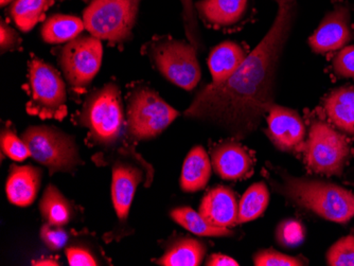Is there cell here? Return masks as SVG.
I'll return each mask as SVG.
<instances>
[{
    "label": "cell",
    "mask_w": 354,
    "mask_h": 266,
    "mask_svg": "<svg viewBox=\"0 0 354 266\" xmlns=\"http://www.w3.org/2000/svg\"><path fill=\"white\" fill-rule=\"evenodd\" d=\"M248 53L242 46L234 41H223L214 47L208 57V67L212 84L228 80L245 61Z\"/></svg>",
    "instance_id": "ac0fdd59"
},
{
    "label": "cell",
    "mask_w": 354,
    "mask_h": 266,
    "mask_svg": "<svg viewBox=\"0 0 354 266\" xmlns=\"http://www.w3.org/2000/svg\"><path fill=\"white\" fill-rule=\"evenodd\" d=\"M33 265H57L55 262L51 261V260H47V261H39Z\"/></svg>",
    "instance_id": "8d00e7d4"
},
{
    "label": "cell",
    "mask_w": 354,
    "mask_h": 266,
    "mask_svg": "<svg viewBox=\"0 0 354 266\" xmlns=\"http://www.w3.org/2000/svg\"><path fill=\"white\" fill-rule=\"evenodd\" d=\"M212 164L216 173L225 180H245L254 173L252 154L234 140H227L212 149Z\"/></svg>",
    "instance_id": "4fadbf2b"
},
{
    "label": "cell",
    "mask_w": 354,
    "mask_h": 266,
    "mask_svg": "<svg viewBox=\"0 0 354 266\" xmlns=\"http://www.w3.org/2000/svg\"><path fill=\"white\" fill-rule=\"evenodd\" d=\"M248 3V0H200L196 11L208 25L232 27L243 19Z\"/></svg>",
    "instance_id": "e0dca14e"
},
{
    "label": "cell",
    "mask_w": 354,
    "mask_h": 266,
    "mask_svg": "<svg viewBox=\"0 0 354 266\" xmlns=\"http://www.w3.org/2000/svg\"><path fill=\"white\" fill-rule=\"evenodd\" d=\"M206 265L208 266H239L240 264L238 261L228 257V256L223 255V254H214L207 260Z\"/></svg>",
    "instance_id": "d590c367"
},
{
    "label": "cell",
    "mask_w": 354,
    "mask_h": 266,
    "mask_svg": "<svg viewBox=\"0 0 354 266\" xmlns=\"http://www.w3.org/2000/svg\"><path fill=\"white\" fill-rule=\"evenodd\" d=\"M353 37L349 9L346 6L337 5L326 14L310 37V48L320 55L333 53L344 48Z\"/></svg>",
    "instance_id": "8fae6325"
},
{
    "label": "cell",
    "mask_w": 354,
    "mask_h": 266,
    "mask_svg": "<svg viewBox=\"0 0 354 266\" xmlns=\"http://www.w3.org/2000/svg\"><path fill=\"white\" fill-rule=\"evenodd\" d=\"M212 164L203 146H194L187 155L183 164L180 187L185 192L204 189L212 176Z\"/></svg>",
    "instance_id": "ffe728a7"
},
{
    "label": "cell",
    "mask_w": 354,
    "mask_h": 266,
    "mask_svg": "<svg viewBox=\"0 0 354 266\" xmlns=\"http://www.w3.org/2000/svg\"><path fill=\"white\" fill-rule=\"evenodd\" d=\"M295 15L296 3L278 5L270 30L240 68L225 82L204 87L185 116L218 125L236 138H245L256 131L274 104L278 63Z\"/></svg>",
    "instance_id": "6da1fadb"
},
{
    "label": "cell",
    "mask_w": 354,
    "mask_h": 266,
    "mask_svg": "<svg viewBox=\"0 0 354 266\" xmlns=\"http://www.w3.org/2000/svg\"><path fill=\"white\" fill-rule=\"evenodd\" d=\"M304 160L309 170L323 175H341L350 155L344 135L323 121H314L304 144Z\"/></svg>",
    "instance_id": "ba28073f"
},
{
    "label": "cell",
    "mask_w": 354,
    "mask_h": 266,
    "mask_svg": "<svg viewBox=\"0 0 354 266\" xmlns=\"http://www.w3.org/2000/svg\"><path fill=\"white\" fill-rule=\"evenodd\" d=\"M123 108L120 91L115 84H106L93 91L85 101L80 122L88 130L95 144L114 146L123 129Z\"/></svg>",
    "instance_id": "3957f363"
},
{
    "label": "cell",
    "mask_w": 354,
    "mask_h": 266,
    "mask_svg": "<svg viewBox=\"0 0 354 266\" xmlns=\"http://www.w3.org/2000/svg\"><path fill=\"white\" fill-rule=\"evenodd\" d=\"M327 263L331 266H354V236L342 238L330 247Z\"/></svg>",
    "instance_id": "83f0119b"
},
{
    "label": "cell",
    "mask_w": 354,
    "mask_h": 266,
    "mask_svg": "<svg viewBox=\"0 0 354 266\" xmlns=\"http://www.w3.org/2000/svg\"><path fill=\"white\" fill-rule=\"evenodd\" d=\"M277 5H283V3H296V0H274Z\"/></svg>",
    "instance_id": "74e56055"
},
{
    "label": "cell",
    "mask_w": 354,
    "mask_h": 266,
    "mask_svg": "<svg viewBox=\"0 0 354 266\" xmlns=\"http://www.w3.org/2000/svg\"><path fill=\"white\" fill-rule=\"evenodd\" d=\"M1 150L3 154L7 155L14 162H24L31 156L24 139L17 137L10 129H5L1 133Z\"/></svg>",
    "instance_id": "f1b7e54d"
},
{
    "label": "cell",
    "mask_w": 354,
    "mask_h": 266,
    "mask_svg": "<svg viewBox=\"0 0 354 266\" xmlns=\"http://www.w3.org/2000/svg\"><path fill=\"white\" fill-rule=\"evenodd\" d=\"M183 6V17H184L185 31L190 43L196 48L201 46L200 35H198V13L196 11V3L193 0H180Z\"/></svg>",
    "instance_id": "4dcf8cb0"
},
{
    "label": "cell",
    "mask_w": 354,
    "mask_h": 266,
    "mask_svg": "<svg viewBox=\"0 0 354 266\" xmlns=\"http://www.w3.org/2000/svg\"><path fill=\"white\" fill-rule=\"evenodd\" d=\"M198 212L216 227L234 226L238 224L239 214L236 193L227 187H216L204 196Z\"/></svg>",
    "instance_id": "5bb4252c"
},
{
    "label": "cell",
    "mask_w": 354,
    "mask_h": 266,
    "mask_svg": "<svg viewBox=\"0 0 354 266\" xmlns=\"http://www.w3.org/2000/svg\"><path fill=\"white\" fill-rule=\"evenodd\" d=\"M171 218L178 225L200 237H230L234 234L228 228L216 227L203 218L200 212L189 207L176 208L171 211Z\"/></svg>",
    "instance_id": "d4e9b609"
},
{
    "label": "cell",
    "mask_w": 354,
    "mask_h": 266,
    "mask_svg": "<svg viewBox=\"0 0 354 266\" xmlns=\"http://www.w3.org/2000/svg\"><path fill=\"white\" fill-rule=\"evenodd\" d=\"M268 114V135L274 146L283 152L304 151L306 126L299 114L277 104H272Z\"/></svg>",
    "instance_id": "7c38bea8"
},
{
    "label": "cell",
    "mask_w": 354,
    "mask_h": 266,
    "mask_svg": "<svg viewBox=\"0 0 354 266\" xmlns=\"http://www.w3.org/2000/svg\"><path fill=\"white\" fill-rule=\"evenodd\" d=\"M15 0H0V3H1V6L3 7H5V6L10 5L11 3H14Z\"/></svg>",
    "instance_id": "f35d334b"
},
{
    "label": "cell",
    "mask_w": 354,
    "mask_h": 266,
    "mask_svg": "<svg viewBox=\"0 0 354 266\" xmlns=\"http://www.w3.org/2000/svg\"><path fill=\"white\" fill-rule=\"evenodd\" d=\"M180 113L152 89H137L127 105V133L134 140H149L162 134Z\"/></svg>",
    "instance_id": "52a82bcc"
},
{
    "label": "cell",
    "mask_w": 354,
    "mask_h": 266,
    "mask_svg": "<svg viewBox=\"0 0 354 266\" xmlns=\"http://www.w3.org/2000/svg\"><path fill=\"white\" fill-rule=\"evenodd\" d=\"M140 0H91L83 21L93 37L111 43H122L132 35Z\"/></svg>",
    "instance_id": "277c9868"
},
{
    "label": "cell",
    "mask_w": 354,
    "mask_h": 266,
    "mask_svg": "<svg viewBox=\"0 0 354 266\" xmlns=\"http://www.w3.org/2000/svg\"><path fill=\"white\" fill-rule=\"evenodd\" d=\"M103 47L97 37L80 35L62 48L59 61L64 77L73 91L83 93L98 75Z\"/></svg>",
    "instance_id": "30bf717a"
},
{
    "label": "cell",
    "mask_w": 354,
    "mask_h": 266,
    "mask_svg": "<svg viewBox=\"0 0 354 266\" xmlns=\"http://www.w3.org/2000/svg\"><path fill=\"white\" fill-rule=\"evenodd\" d=\"M32 158L47 167L50 173L73 172L82 164L73 137L48 125L30 126L21 135Z\"/></svg>",
    "instance_id": "5b68a950"
},
{
    "label": "cell",
    "mask_w": 354,
    "mask_h": 266,
    "mask_svg": "<svg viewBox=\"0 0 354 266\" xmlns=\"http://www.w3.org/2000/svg\"><path fill=\"white\" fill-rule=\"evenodd\" d=\"M333 71L339 77L354 79V45L345 46L335 55Z\"/></svg>",
    "instance_id": "1f68e13d"
},
{
    "label": "cell",
    "mask_w": 354,
    "mask_h": 266,
    "mask_svg": "<svg viewBox=\"0 0 354 266\" xmlns=\"http://www.w3.org/2000/svg\"><path fill=\"white\" fill-rule=\"evenodd\" d=\"M41 239L48 248L53 251L65 247L68 242V234L62 226H53L46 223L41 228Z\"/></svg>",
    "instance_id": "d6a6232c"
},
{
    "label": "cell",
    "mask_w": 354,
    "mask_h": 266,
    "mask_svg": "<svg viewBox=\"0 0 354 266\" xmlns=\"http://www.w3.org/2000/svg\"><path fill=\"white\" fill-rule=\"evenodd\" d=\"M206 255V246L198 240H178L167 249L157 263L162 266H198Z\"/></svg>",
    "instance_id": "7402d4cb"
},
{
    "label": "cell",
    "mask_w": 354,
    "mask_h": 266,
    "mask_svg": "<svg viewBox=\"0 0 354 266\" xmlns=\"http://www.w3.org/2000/svg\"><path fill=\"white\" fill-rule=\"evenodd\" d=\"M21 37L15 30L12 29L10 26L6 25L5 21H1V23H0V49H1V53L14 50L21 45Z\"/></svg>",
    "instance_id": "e575fe53"
},
{
    "label": "cell",
    "mask_w": 354,
    "mask_h": 266,
    "mask_svg": "<svg viewBox=\"0 0 354 266\" xmlns=\"http://www.w3.org/2000/svg\"><path fill=\"white\" fill-rule=\"evenodd\" d=\"M150 55L159 73L172 84L192 91L201 81L200 64L196 47L191 43L165 39L154 43Z\"/></svg>",
    "instance_id": "9c48e42d"
},
{
    "label": "cell",
    "mask_w": 354,
    "mask_h": 266,
    "mask_svg": "<svg viewBox=\"0 0 354 266\" xmlns=\"http://www.w3.org/2000/svg\"><path fill=\"white\" fill-rule=\"evenodd\" d=\"M270 202V192L264 182H257L246 190L239 202L238 223H248L260 218Z\"/></svg>",
    "instance_id": "484cf974"
},
{
    "label": "cell",
    "mask_w": 354,
    "mask_h": 266,
    "mask_svg": "<svg viewBox=\"0 0 354 266\" xmlns=\"http://www.w3.org/2000/svg\"><path fill=\"white\" fill-rule=\"evenodd\" d=\"M84 29V21L79 17L55 14L44 23L41 35L45 43L57 45L73 41L80 37Z\"/></svg>",
    "instance_id": "44dd1931"
},
{
    "label": "cell",
    "mask_w": 354,
    "mask_h": 266,
    "mask_svg": "<svg viewBox=\"0 0 354 266\" xmlns=\"http://www.w3.org/2000/svg\"><path fill=\"white\" fill-rule=\"evenodd\" d=\"M67 259L71 266H95L98 261L88 250L77 246H71L66 249Z\"/></svg>",
    "instance_id": "836d02e7"
},
{
    "label": "cell",
    "mask_w": 354,
    "mask_h": 266,
    "mask_svg": "<svg viewBox=\"0 0 354 266\" xmlns=\"http://www.w3.org/2000/svg\"><path fill=\"white\" fill-rule=\"evenodd\" d=\"M329 120L341 132L354 136V86H344L329 93L324 102Z\"/></svg>",
    "instance_id": "d6986e66"
},
{
    "label": "cell",
    "mask_w": 354,
    "mask_h": 266,
    "mask_svg": "<svg viewBox=\"0 0 354 266\" xmlns=\"http://www.w3.org/2000/svg\"><path fill=\"white\" fill-rule=\"evenodd\" d=\"M306 263L302 258L284 255L274 249L260 250L254 256V264L257 266H301Z\"/></svg>",
    "instance_id": "f546056e"
},
{
    "label": "cell",
    "mask_w": 354,
    "mask_h": 266,
    "mask_svg": "<svg viewBox=\"0 0 354 266\" xmlns=\"http://www.w3.org/2000/svg\"><path fill=\"white\" fill-rule=\"evenodd\" d=\"M275 189L327 221L345 224L354 216V194L332 182L286 174Z\"/></svg>",
    "instance_id": "7a4b0ae2"
},
{
    "label": "cell",
    "mask_w": 354,
    "mask_h": 266,
    "mask_svg": "<svg viewBox=\"0 0 354 266\" xmlns=\"http://www.w3.org/2000/svg\"><path fill=\"white\" fill-rule=\"evenodd\" d=\"M306 237L304 226L297 220L288 218L278 225L276 230V240L282 247H297Z\"/></svg>",
    "instance_id": "4316f807"
},
{
    "label": "cell",
    "mask_w": 354,
    "mask_h": 266,
    "mask_svg": "<svg viewBox=\"0 0 354 266\" xmlns=\"http://www.w3.org/2000/svg\"><path fill=\"white\" fill-rule=\"evenodd\" d=\"M41 170L32 166L12 167L6 184L8 200L13 205L28 207L39 194Z\"/></svg>",
    "instance_id": "2e32d148"
},
{
    "label": "cell",
    "mask_w": 354,
    "mask_h": 266,
    "mask_svg": "<svg viewBox=\"0 0 354 266\" xmlns=\"http://www.w3.org/2000/svg\"><path fill=\"white\" fill-rule=\"evenodd\" d=\"M41 216L53 226L67 225L73 216V207L57 187L49 184L39 202Z\"/></svg>",
    "instance_id": "603a6c76"
},
{
    "label": "cell",
    "mask_w": 354,
    "mask_h": 266,
    "mask_svg": "<svg viewBox=\"0 0 354 266\" xmlns=\"http://www.w3.org/2000/svg\"><path fill=\"white\" fill-rule=\"evenodd\" d=\"M53 3V0H15L10 8V17L21 31L29 32Z\"/></svg>",
    "instance_id": "cb8c5ba5"
},
{
    "label": "cell",
    "mask_w": 354,
    "mask_h": 266,
    "mask_svg": "<svg viewBox=\"0 0 354 266\" xmlns=\"http://www.w3.org/2000/svg\"><path fill=\"white\" fill-rule=\"evenodd\" d=\"M30 100L27 111L41 119L63 120L67 115L66 85L59 71L43 59L29 65Z\"/></svg>",
    "instance_id": "8992f818"
},
{
    "label": "cell",
    "mask_w": 354,
    "mask_h": 266,
    "mask_svg": "<svg viewBox=\"0 0 354 266\" xmlns=\"http://www.w3.org/2000/svg\"><path fill=\"white\" fill-rule=\"evenodd\" d=\"M143 178L140 169L130 164H117L113 168L111 200L120 221H127L137 187Z\"/></svg>",
    "instance_id": "9a60e30c"
}]
</instances>
